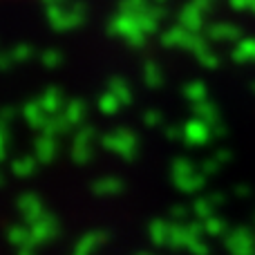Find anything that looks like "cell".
Listing matches in <instances>:
<instances>
[{
    "label": "cell",
    "mask_w": 255,
    "mask_h": 255,
    "mask_svg": "<svg viewBox=\"0 0 255 255\" xmlns=\"http://www.w3.org/2000/svg\"><path fill=\"white\" fill-rule=\"evenodd\" d=\"M7 2H16V0H7Z\"/></svg>",
    "instance_id": "6da1fadb"
}]
</instances>
